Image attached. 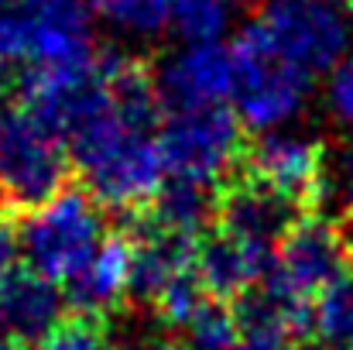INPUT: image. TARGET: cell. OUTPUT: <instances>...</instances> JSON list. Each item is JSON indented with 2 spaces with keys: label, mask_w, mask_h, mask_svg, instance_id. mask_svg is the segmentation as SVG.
Returning <instances> with one entry per match:
<instances>
[{
  "label": "cell",
  "mask_w": 353,
  "mask_h": 350,
  "mask_svg": "<svg viewBox=\"0 0 353 350\" xmlns=\"http://www.w3.org/2000/svg\"><path fill=\"white\" fill-rule=\"evenodd\" d=\"M65 144L90 196L110 210H144L165 186L154 127L120 114L110 90L69 127Z\"/></svg>",
  "instance_id": "cell-1"
},
{
  "label": "cell",
  "mask_w": 353,
  "mask_h": 350,
  "mask_svg": "<svg viewBox=\"0 0 353 350\" xmlns=\"http://www.w3.org/2000/svg\"><path fill=\"white\" fill-rule=\"evenodd\" d=\"M69 168L65 134L10 83H0V196L31 213L65 189Z\"/></svg>",
  "instance_id": "cell-2"
},
{
  "label": "cell",
  "mask_w": 353,
  "mask_h": 350,
  "mask_svg": "<svg viewBox=\"0 0 353 350\" xmlns=\"http://www.w3.org/2000/svg\"><path fill=\"white\" fill-rule=\"evenodd\" d=\"M107 237V220L97 200L79 189H62L45 206L24 213L17 227V251L31 271L65 285L97 257Z\"/></svg>",
  "instance_id": "cell-3"
},
{
  "label": "cell",
  "mask_w": 353,
  "mask_h": 350,
  "mask_svg": "<svg viewBox=\"0 0 353 350\" xmlns=\"http://www.w3.org/2000/svg\"><path fill=\"white\" fill-rule=\"evenodd\" d=\"M353 268V244L336 217L305 213L278 244L264 292L309 320V306Z\"/></svg>",
  "instance_id": "cell-4"
},
{
  "label": "cell",
  "mask_w": 353,
  "mask_h": 350,
  "mask_svg": "<svg viewBox=\"0 0 353 350\" xmlns=\"http://www.w3.org/2000/svg\"><path fill=\"white\" fill-rule=\"evenodd\" d=\"M247 28L305 79L333 72L353 41L350 21L326 0H271Z\"/></svg>",
  "instance_id": "cell-5"
},
{
  "label": "cell",
  "mask_w": 353,
  "mask_h": 350,
  "mask_svg": "<svg viewBox=\"0 0 353 350\" xmlns=\"http://www.w3.org/2000/svg\"><path fill=\"white\" fill-rule=\"evenodd\" d=\"M165 175L175 182L213 189L243 158V124L223 107L179 110L158 130Z\"/></svg>",
  "instance_id": "cell-6"
},
{
  "label": "cell",
  "mask_w": 353,
  "mask_h": 350,
  "mask_svg": "<svg viewBox=\"0 0 353 350\" xmlns=\"http://www.w3.org/2000/svg\"><path fill=\"white\" fill-rule=\"evenodd\" d=\"M234 52V110L236 120L257 134L281 130L305 107L309 83L302 72L285 66L250 28L240 31Z\"/></svg>",
  "instance_id": "cell-7"
},
{
  "label": "cell",
  "mask_w": 353,
  "mask_h": 350,
  "mask_svg": "<svg viewBox=\"0 0 353 350\" xmlns=\"http://www.w3.org/2000/svg\"><path fill=\"white\" fill-rule=\"evenodd\" d=\"M14 14L24 28L28 69L59 72L97 62L86 0H17Z\"/></svg>",
  "instance_id": "cell-8"
},
{
  "label": "cell",
  "mask_w": 353,
  "mask_h": 350,
  "mask_svg": "<svg viewBox=\"0 0 353 350\" xmlns=\"http://www.w3.org/2000/svg\"><path fill=\"white\" fill-rule=\"evenodd\" d=\"M323 158L326 148L302 134V130H271L261 134L247 151L243 165L247 175L264 182L268 189L281 193L295 206H305L319 193V175H323Z\"/></svg>",
  "instance_id": "cell-9"
},
{
  "label": "cell",
  "mask_w": 353,
  "mask_h": 350,
  "mask_svg": "<svg viewBox=\"0 0 353 350\" xmlns=\"http://www.w3.org/2000/svg\"><path fill=\"white\" fill-rule=\"evenodd\" d=\"M295 213H299V206L292 200H285L281 193L268 189L264 182L243 175V179H230L220 186L213 220H216L220 233H230L250 247L278 254V244L299 220Z\"/></svg>",
  "instance_id": "cell-10"
},
{
  "label": "cell",
  "mask_w": 353,
  "mask_h": 350,
  "mask_svg": "<svg viewBox=\"0 0 353 350\" xmlns=\"http://www.w3.org/2000/svg\"><path fill=\"white\" fill-rule=\"evenodd\" d=\"M161 104L179 110L223 107L234 97V52L216 45H189L158 69Z\"/></svg>",
  "instance_id": "cell-11"
},
{
  "label": "cell",
  "mask_w": 353,
  "mask_h": 350,
  "mask_svg": "<svg viewBox=\"0 0 353 350\" xmlns=\"http://www.w3.org/2000/svg\"><path fill=\"white\" fill-rule=\"evenodd\" d=\"M62 292L31 268H10L0 278V340L14 347H41L62 323Z\"/></svg>",
  "instance_id": "cell-12"
},
{
  "label": "cell",
  "mask_w": 353,
  "mask_h": 350,
  "mask_svg": "<svg viewBox=\"0 0 353 350\" xmlns=\"http://www.w3.org/2000/svg\"><path fill=\"white\" fill-rule=\"evenodd\" d=\"M134 244V264H130V295L154 306L175 282L196 275V251L199 240L189 233H175L158 227L154 220H141Z\"/></svg>",
  "instance_id": "cell-13"
},
{
  "label": "cell",
  "mask_w": 353,
  "mask_h": 350,
  "mask_svg": "<svg viewBox=\"0 0 353 350\" xmlns=\"http://www.w3.org/2000/svg\"><path fill=\"white\" fill-rule=\"evenodd\" d=\"M271 264H274L271 251L250 247L220 231L199 240V251H196V278L206 289V295L220 302L247 299L254 285L271 275Z\"/></svg>",
  "instance_id": "cell-14"
},
{
  "label": "cell",
  "mask_w": 353,
  "mask_h": 350,
  "mask_svg": "<svg viewBox=\"0 0 353 350\" xmlns=\"http://www.w3.org/2000/svg\"><path fill=\"white\" fill-rule=\"evenodd\" d=\"M130 264H134V244L130 237L110 233L97 257L72 278L65 282V302L79 316H103L117 309L123 295H130Z\"/></svg>",
  "instance_id": "cell-15"
},
{
  "label": "cell",
  "mask_w": 353,
  "mask_h": 350,
  "mask_svg": "<svg viewBox=\"0 0 353 350\" xmlns=\"http://www.w3.org/2000/svg\"><path fill=\"white\" fill-rule=\"evenodd\" d=\"M213 213H216V193L213 189L175 182V179H168V186H161V193L148 206V220H154L165 231L189 233V237L203 231L206 220H213Z\"/></svg>",
  "instance_id": "cell-16"
},
{
  "label": "cell",
  "mask_w": 353,
  "mask_h": 350,
  "mask_svg": "<svg viewBox=\"0 0 353 350\" xmlns=\"http://www.w3.org/2000/svg\"><path fill=\"white\" fill-rule=\"evenodd\" d=\"M309 333L326 350H353V268L309 306Z\"/></svg>",
  "instance_id": "cell-17"
},
{
  "label": "cell",
  "mask_w": 353,
  "mask_h": 350,
  "mask_svg": "<svg viewBox=\"0 0 353 350\" xmlns=\"http://www.w3.org/2000/svg\"><path fill=\"white\" fill-rule=\"evenodd\" d=\"M168 24L189 45H216L230 24V0H172Z\"/></svg>",
  "instance_id": "cell-18"
},
{
  "label": "cell",
  "mask_w": 353,
  "mask_h": 350,
  "mask_svg": "<svg viewBox=\"0 0 353 350\" xmlns=\"http://www.w3.org/2000/svg\"><path fill=\"white\" fill-rule=\"evenodd\" d=\"M168 3L172 0H90L103 21L137 38H151L168 24Z\"/></svg>",
  "instance_id": "cell-19"
},
{
  "label": "cell",
  "mask_w": 353,
  "mask_h": 350,
  "mask_svg": "<svg viewBox=\"0 0 353 350\" xmlns=\"http://www.w3.org/2000/svg\"><path fill=\"white\" fill-rule=\"evenodd\" d=\"M185 330L192 337V350H230L243 337L240 316L230 309V302H220L213 295L203 302V309Z\"/></svg>",
  "instance_id": "cell-20"
},
{
  "label": "cell",
  "mask_w": 353,
  "mask_h": 350,
  "mask_svg": "<svg viewBox=\"0 0 353 350\" xmlns=\"http://www.w3.org/2000/svg\"><path fill=\"white\" fill-rule=\"evenodd\" d=\"M316 200L326 203V206H333L336 213L353 217V137L343 141V144L326 148Z\"/></svg>",
  "instance_id": "cell-21"
},
{
  "label": "cell",
  "mask_w": 353,
  "mask_h": 350,
  "mask_svg": "<svg viewBox=\"0 0 353 350\" xmlns=\"http://www.w3.org/2000/svg\"><path fill=\"white\" fill-rule=\"evenodd\" d=\"M38 350H114V344H110V330L103 327V320L76 313L72 320H62Z\"/></svg>",
  "instance_id": "cell-22"
},
{
  "label": "cell",
  "mask_w": 353,
  "mask_h": 350,
  "mask_svg": "<svg viewBox=\"0 0 353 350\" xmlns=\"http://www.w3.org/2000/svg\"><path fill=\"white\" fill-rule=\"evenodd\" d=\"M326 107L336 124L350 127L353 130V55H347L333 72H330V83H326Z\"/></svg>",
  "instance_id": "cell-23"
},
{
  "label": "cell",
  "mask_w": 353,
  "mask_h": 350,
  "mask_svg": "<svg viewBox=\"0 0 353 350\" xmlns=\"http://www.w3.org/2000/svg\"><path fill=\"white\" fill-rule=\"evenodd\" d=\"M17 66H28V41H24V28L17 14L3 10L0 14V83H7L10 69Z\"/></svg>",
  "instance_id": "cell-24"
},
{
  "label": "cell",
  "mask_w": 353,
  "mask_h": 350,
  "mask_svg": "<svg viewBox=\"0 0 353 350\" xmlns=\"http://www.w3.org/2000/svg\"><path fill=\"white\" fill-rule=\"evenodd\" d=\"M14 254H17V231H14L7 220H0V278L10 271Z\"/></svg>",
  "instance_id": "cell-25"
},
{
  "label": "cell",
  "mask_w": 353,
  "mask_h": 350,
  "mask_svg": "<svg viewBox=\"0 0 353 350\" xmlns=\"http://www.w3.org/2000/svg\"><path fill=\"white\" fill-rule=\"evenodd\" d=\"M230 350H285V344H274V340H261V337H240V344H234Z\"/></svg>",
  "instance_id": "cell-26"
},
{
  "label": "cell",
  "mask_w": 353,
  "mask_h": 350,
  "mask_svg": "<svg viewBox=\"0 0 353 350\" xmlns=\"http://www.w3.org/2000/svg\"><path fill=\"white\" fill-rule=\"evenodd\" d=\"M0 350H24V347H14V344H3V340H0Z\"/></svg>",
  "instance_id": "cell-27"
},
{
  "label": "cell",
  "mask_w": 353,
  "mask_h": 350,
  "mask_svg": "<svg viewBox=\"0 0 353 350\" xmlns=\"http://www.w3.org/2000/svg\"><path fill=\"white\" fill-rule=\"evenodd\" d=\"M7 3H10V0H0V14H3V10H7Z\"/></svg>",
  "instance_id": "cell-28"
},
{
  "label": "cell",
  "mask_w": 353,
  "mask_h": 350,
  "mask_svg": "<svg viewBox=\"0 0 353 350\" xmlns=\"http://www.w3.org/2000/svg\"><path fill=\"white\" fill-rule=\"evenodd\" d=\"M236 3H254V0H236Z\"/></svg>",
  "instance_id": "cell-29"
},
{
  "label": "cell",
  "mask_w": 353,
  "mask_h": 350,
  "mask_svg": "<svg viewBox=\"0 0 353 350\" xmlns=\"http://www.w3.org/2000/svg\"><path fill=\"white\" fill-rule=\"evenodd\" d=\"M326 3H336V0H326Z\"/></svg>",
  "instance_id": "cell-30"
}]
</instances>
